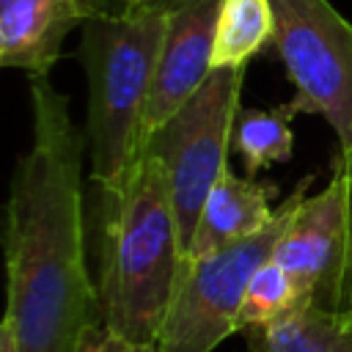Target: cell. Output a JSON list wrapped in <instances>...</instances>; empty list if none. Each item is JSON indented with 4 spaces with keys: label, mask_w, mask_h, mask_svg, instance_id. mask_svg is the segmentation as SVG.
Wrapping results in <instances>:
<instances>
[{
    "label": "cell",
    "mask_w": 352,
    "mask_h": 352,
    "mask_svg": "<svg viewBox=\"0 0 352 352\" xmlns=\"http://www.w3.org/2000/svg\"><path fill=\"white\" fill-rule=\"evenodd\" d=\"M346 239V187L344 173L333 176L316 195H302L272 258L292 275L305 305L330 308Z\"/></svg>",
    "instance_id": "obj_7"
},
{
    "label": "cell",
    "mask_w": 352,
    "mask_h": 352,
    "mask_svg": "<svg viewBox=\"0 0 352 352\" xmlns=\"http://www.w3.org/2000/svg\"><path fill=\"white\" fill-rule=\"evenodd\" d=\"M275 36L272 0H223L214 28L212 69H245Z\"/></svg>",
    "instance_id": "obj_12"
},
{
    "label": "cell",
    "mask_w": 352,
    "mask_h": 352,
    "mask_svg": "<svg viewBox=\"0 0 352 352\" xmlns=\"http://www.w3.org/2000/svg\"><path fill=\"white\" fill-rule=\"evenodd\" d=\"M170 11L110 8L82 25L80 60L88 80L85 140L91 179L102 190L124 184L140 154V121L151 94Z\"/></svg>",
    "instance_id": "obj_3"
},
{
    "label": "cell",
    "mask_w": 352,
    "mask_h": 352,
    "mask_svg": "<svg viewBox=\"0 0 352 352\" xmlns=\"http://www.w3.org/2000/svg\"><path fill=\"white\" fill-rule=\"evenodd\" d=\"M242 82L245 69H212L204 85L140 148L168 170L184 250H190L209 190L228 168Z\"/></svg>",
    "instance_id": "obj_5"
},
{
    "label": "cell",
    "mask_w": 352,
    "mask_h": 352,
    "mask_svg": "<svg viewBox=\"0 0 352 352\" xmlns=\"http://www.w3.org/2000/svg\"><path fill=\"white\" fill-rule=\"evenodd\" d=\"M0 352H19L16 349V341H14V333L3 322H0Z\"/></svg>",
    "instance_id": "obj_18"
},
{
    "label": "cell",
    "mask_w": 352,
    "mask_h": 352,
    "mask_svg": "<svg viewBox=\"0 0 352 352\" xmlns=\"http://www.w3.org/2000/svg\"><path fill=\"white\" fill-rule=\"evenodd\" d=\"M272 44L294 85L289 113L322 116L352 151V22L330 0H272Z\"/></svg>",
    "instance_id": "obj_6"
},
{
    "label": "cell",
    "mask_w": 352,
    "mask_h": 352,
    "mask_svg": "<svg viewBox=\"0 0 352 352\" xmlns=\"http://www.w3.org/2000/svg\"><path fill=\"white\" fill-rule=\"evenodd\" d=\"M275 182H256L250 176H236L231 168H226L206 195L187 258H204L239 239L258 234L275 214Z\"/></svg>",
    "instance_id": "obj_10"
},
{
    "label": "cell",
    "mask_w": 352,
    "mask_h": 352,
    "mask_svg": "<svg viewBox=\"0 0 352 352\" xmlns=\"http://www.w3.org/2000/svg\"><path fill=\"white\" fill-rule=\"evenodd\" d=\"M33 143L19 157L6 204V314L19 352H80L102 324L85 258L82 146L69 96L30 77Z\"/></svg>",
    "instance_id": "obj_1"
},
{
    "label": "cell",
    "mask_w": 352,
    "mask_h": 352,
    "mask_svg": "<svg viewBox=\"0 0 352 352\" xmlns=\"http://www.w3.org/2000/svg\"><path fill=\"white\" fill-rule=\"evenodd\" d=\"M110 8H162V11H176L187 0H107Z\"/></svg>",
    "instance_id": "obj_17"
},
{
    "label": "cell",
    "mask_w": 352,
    "mask_h": 352,
    "mask_svg": "<svg viewBox=\"0 0 352 352\" xmlns=\"http://www.w3.org/2000/svg\"><path fill=\"white\" fill-rule=\"evenodd\" d=\"M300 308H305V302L292 275L275 258H270L253 272L245 289L239 308V333H253L267 324H275Z\"/></svg>",
    "instance_id": "obj_14"
},
{
    "label": "cell",
    "mask_w": 352,
    "mask_h": 352,
    "mask_svg": "<svg viewBox=\"0 0 352 352\" xmlns=\"http://www.w3.org/2000/svg\"><path fill=\"white\" fill-rule=\"evenodd\" d=\"M333 165L344 173V187H346V239H344V258H341L336 292H333V300H330L327 311L352 322V151L338 148Z\"/></svg>",
    "instance_id": "obj_15"
},
{
    "label": "cell",
    "mask_w": 352,
    "mask_h": 352,
    "mask_svg": "<svg viewBox=\"0 0 352 352\" xmlns=\"http://www.w3.org/2000/svg\"><path fill=\"white\" fill-rule=\"evenodd\" d=\"M250 352H352V322L305 305L286 319L245 333Z\"/></svg>",
    "instance_id": "obj_11"
},
{
    "label": "cell",
    "mask_w": 352,
    "mask_h": 352,
    "mask_svg": "<svg viewBox=\"0 0 352 352\" xmlns=\"http://www.w3.org/2000/svg\"><path fill=\"white\" fill-rule=\"evenodd\" d=\"M80 352H160L157 344H143V341H132L104 324H96L80 344Z\"/></svg>",
    "instance_id": "obj_16"
},
{
    "label": "cell",
    "mask_w": 352,
    "mask_h": 352,
    "mask_svg": "<svg viewBox=\"0 0 352 352\" xmlns=\"http://www.w3.org/2000/svg\"><path fill=\"white\" fill-rule=\"evenodd\" d=\"M231 151L242 157L245 176H256L275 162H289L294 151L292 113L289 107L261 110V107H239L234 124Z\"/></svg>",
    "instance_id": "obj_13"
},
{
    "label": "cell",
    "mask_w": 352,
    "mask_h": 352,
    "mask_svg": "<svg viewBox=\"0 0 352 352\" xmlns=\"http://www.w3.org/2000/svg\"><path fill=\"white\" fill-rule=\"evenodd\" d=\"M102 11L107 0H0V66L47 77L63 38Z\"/></svg>",
    "instance_id": "obj_9"
},
{
    "label": "cell",
    "mask_w": 352,
    "mask_h": 352,
    "mask_svg": "<svg viewBox=\"0 0 352 352\" xmlns=\"http://www.w3.org/2000/svg\"><path fill=\"white\" fill-rule=\"evenodd\" d=\"M99 305L102 324L157 344L187 261L165 165L140 151L124 184L102 190Z\"/></svg>",
    "instance_id": "obj_2"
},
{
    "label": "cell",
    "mask_w": 352,
    "mask_h": 352,
    "mask_svg": "<svg viewBox=\"0 0 352 352\" xmlns=\"http://www.w3.org/2000/svg\"><path fill=\"white\" fill-rule=\"evenodd\" d=\"M220 3L223 0H187L170 11L151 94L140 121V148L212 74Z\"/></svg>",
    "instance_id": "obj_8"
},
{
    "label": "cell",
    "mask_w": 352,
    "mask_h": 352,
    "mask_svg": "<svg viewBox=\"0 0 352 352\" xmlns=\"http://www.w3.org/2000/svg\"><path fill=\"white\" fill-rule=\"evenodd\" d=\"M308 179L275 209L272 220L253 236L239 239L204 258H187L170 308L157 336L160 352H214L228 336L239 333V308L253 272L272 258Z\"/></svg>",
    "instance_id": "obj_4"
}]
</instances>
